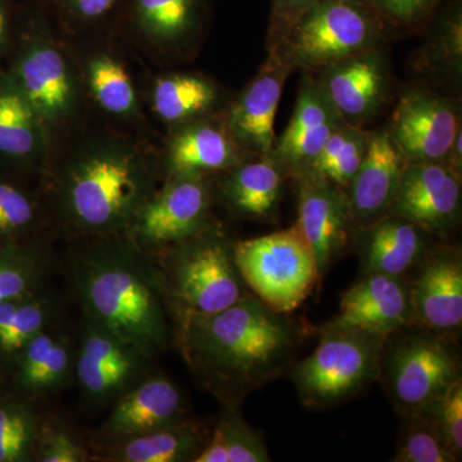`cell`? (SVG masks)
Masks as SVG:
<instances>
[{
	"mask_svg": "<svg viewBox=\"0 0 462 462\" xmlns=\"http://www.w3.org/2000/svg\"><path fill=\"white\" fill-rule=\"evenodd\" d=\"M85 320L156 360L171 340V311L151 252L126 233L80 240L66 260Z\"/></svg>",
	"mask_w": 462,
	"mask_h": 462,
	"instance_id": "1",
	"label": "cell"
},
{
	"mask_svg": "<svg viewBox=\"0 0 462 462\" xmlns=\"http://www.w3.org/2000/svg\"><path fill=\"white\" fill-rule=\"evenodd\" d=\"M182 355L197 378L225 406L236 407L293 361L302 331L254 294L214 315L176 319Z\"/></svg>",
	"mask_w": 462,
	"mask_h": 462,
	"instance_id": "2",
	"label": "cell"
},
{
	"mask_svg": "<svg viewBox=\"0 0 462 462\" xmlns=\"http://www.w3.org/2000/svg\"><path fill=\"white\" fill-rule=\"evenodd\" d=\"M154 191L148 158L126 142L107 139L69 158L54 182L53 205L76 239L106 238L126 233Z\"/></svg>",
	"mask_w": 462,
	"mask_h": 462,
	"instance_id": "3",
	"label": "cell"
},
{
	"mask_svg": "<svg viewBox=\"0 0 462 462\" xmlns=\"http://www.w3.org/2000/svg\"><path fill=\"white\" fill-rule=\"evenodd\" d=\"M151 254L175 320L217 314L248 294L234 260V243L212 225Z\"/></svg>",
	"mask_w": 462,
	"mask_h": 462,
	"instance_id": "4",
	"label": "cell"
},
{
	"mask_svg": "<svg viewBox=\"0 0 462 462\" xmlns=\"http://www.w3.org/2000/svg\"><path fill=\"white\" fill-rule=\"evenodd\" d=\"M387 337L325 324L311 355L291 372L300 402L327 409L345 402L380 378Z\"/></svg>",
	"mask_w": 462,
	"mask_h": 462,
	"instance_id": "5",
	"label": "cell"
},
{
	"mask_svg": "<svg viewBox=\"0 0 462 462\" xmlns=\"http://www.w3.org/2000/svg\"><path fill=\"white\" fill-rule=\"evenodd\" d=\"M384 23L366 0H319L273 53L291 69L314 74L379 48Z\"/></svg>",
	"mask_w": 462,
	"mask_h": 462,
	"instance_id": "6",
	"label": "cell"
},
{
	"mask_svg": "<svg viewBox=\"0 0 462 462\" xmlns=\"http://www.w3.org/2000/svg\"><path fill=\"white\" fill-rule=\"evenodd\" d=\"M234 260L252 294L279 314L296 311L321 281L314 252L296 225L234 243Z\"/></svg>",
	"mask_w": 462,
	"mask_h": 462,
	"instance_id": "7",
	"label": "cell"
},
{
	"mask_svg": "<svg viewBox=\"0 0 462 462\" xmlns=\"http://www.w3.org/2000/svg\"><path fill=\"white\" fill-rule=\"evenodd\" d=\"M379 376L403 418L420 411L461 378L460 358L443 334L406 327L388 337Z\"/></svg>",
	"mask_w": 462,
	"mask_h": 462,
	"instance_id": "8",
	"label": "cell"
},
{
	"mask_svg": "<svg viewBox=\"0 0 462 462\" xmlns=\"http://www.w3.org/2000/svg\"><path fill=\"white\" fill-rule=\"evenodd\" d=\"M42 11L35 5L16 9V48L5 71L48 129L72 114L78 87L65 56L48 32Z\"/></svg>",
	"mask_w": 462,
	"mask_h": 462,
	"instance_id": "9",
	"label": "cell"
},
{
	"mask_svg": "<svg viewBox=\"0 0 462 462\" xmlns=\"http://www.w3.org/2000/svg\"><path fill=\"white\" fill-rule=\"evenodd\" d=\"M153 361L138 346L83 319L74 378L88 406H112L153 373Z\"/></svg>",
	"mask_w": 462,
	"mask_h": 462,
	"instance_id": "10",
	"label": "cell"
},
{
	"mask_svg": "<svg viewBox=\"0 0 462 462\" xmlns=\"http://www.w3.org/2000/svg\"><path fill=\"white\" fill-rule=\"evenodd\" d=\"M207 176L169 175L134 217L127 236L148 252L169 247L209 224L211 189Z\"/></svg>",
	"mask_w": 462,
	"mask_h": 462,
	"instance_id": "11",
	"label": "cell"
},
{
	"mask_svg": "<svg viewBox=\"0 0 462 462\" xmlns=\"http://www.w3.org/2000/svg\"><path fill=\"white\" fill-rule=\"evenodd\" d=\"M385 127L407 162H443L462 129L455 102L425 88L406 91Z\"/></svg>",
	"mask_w": 462,
	"mask_h": 462,
	"instance_id": "12",
	"label": "cell"
},
{
	"mask_svg": "<svg viewBox=\"0 0 462 462\" xmlns=\"http://www.w3.org/2000/svg\"><path fill=\"white\" fill-rule=\"evenodd\" d=\"M296 227L314 252L321 279L354 234L346 191L311 173L297 176Z\"/></svg>",
	"mask_w": 462,
	"mask_h": 462,
	"instance_id": "13",
	"label": "cell"
},
{
	"mask_svg": "<svg viewBox=\"0 0 462 462\" xmlns=\"http://www.w3.org/2000/svg\"><path fill=\"white\" fill-rule=\"evenodd\" d=\"M294 69L278 53L267 54L224 116L227 129L249 157H272L275 147V117L285 81Z\"/></svg>",
	"mask_w": 462,
	"mask_h": 462,
	"instance_id": "14",
	"label": "cell"
},
{
	"mask_svg": "<svg viewBox=\"0 0 462 462\" xmlns=\"http://www.w3.org/2000/svg\"><path fill=\"white\" fill-rule=\"evenodd\" d=\"M461 179L445 162H407L389 214L430 234L446 233L460 217Z\"/></svg>",
	"mask_w": 462,
	"mask_h": 462,
	"instance_id": "15",
	"label": "cell"
},
{
	"mask_svg": "<svg viewBox=\"0 0 462 462\" xmlns=\"http://www.w3.org/2000/svg\"><path fill=\"white\" fill-rule=\"evenodd\" d=\"M345 124L314 74L305 72L293 115L285 132L276 139L272 157L287 176L296 179L312 165L331 134Z\"/></svg>",
	"mask_w": 462,
	"mask_h": 462,
	"instance_id": "16",
	"label": "cell"
},
{
	"mask_svg": "<svg viewBox=\"0 0 462 462\" xmlns=\"http://www.w3.org/2000/svg\"><path fill=\"white\" fill-rule=\"evenodd\" d=\"M315 76L346 124L363 126L379 114L389 94L388 66L379 48L325 67Z\"/></svg>",
	"mask_w": 462,
	"mask_h": 462,
	"instance_id": "17",
	"label": "cell"
},
{
	"mask_svg": "<svg viewBox=\"0 0 462 462\" xmlns=\"http://www.w3.org/2000/svg\"><path fill=\"white\" fill-rule=\"evenodd\" d=\"M328 325L388 337L412 325L411 282L404 275L364 273L346 289L339 315Z\"/></svg>",
	"mask_w": 462,
	"mask_h": 462,
	"instance_id": "18",
	"label": "cell"
},
{
	"mask_svg": "<svg viewBox=\"0 0 462 462\" xmlns=\"http://www.w3.org/2000/svg\"><path fill=\"white\" fill-rule=\"evenodd\" d=\"M96 443L117 442L151 433L188 418L184 397L171 379L152 373L112 404Z\"/></svg>",
	"mask_w": 462,
	"mask_h": 462,
	"instance_id": "19",
	"label": "cell"
},
{
	"mask_svg": "<svg viewBox=\"0 0 462 462\" xmlns=\"http://www.w3.org/2000/svg\"><path fill=\"white\" fill-rule=\"evenodd\" d=\"M411 282L412 325L446 334L462 324V261L457 249L428 251Z\"/></svg>",
	"mask_w": 462,
	"mask_h": 462,
	"instance_id": "20",
	"label": "cell"
},
{
	"mask_svg": "<svg viewBox=\"0 0 462 462\" xmlns=\"http://www.w3.org/2000/svg\"><path fill=\"white\" fill-rule=\"evenodd\" d=\"M406 163L387 127L369 132L366 154L346 189L354 230L391 212Z\"/></svg>",
	"mask_w": 462,
	"mask_h": 462,
	"instance_id": "21",
	"label": "cell"
},
{
	"mask_svg": "<svg viewBox=\"0 0 462 462\" xmlns=\"http://www.w3.org/2000/svg\"><path fill=\"white\" fill-rule=\"evenodd\" d=\"M75 374V349L58 322L33 337L5 375L8 391L30 400L56 393Z\"/></svg>",
	"mask_w": 462,
	"mask_h": 462,
	"instance_id": "22",
	"label": "cell"
},
{
	"mask_svg": "<svg viewBox=\"0 0 462 462\" xmlns=\"http://www.w3.org/2000/svg\"><path fill=\"white\" fill-rule=\"evenodd\" d=\"M247 158L224 117L206 116L179 125L167 147L166 165L169 175L208 176L227 171Z\"/></svg>",
	"mask_w": 462,
	"mask_h": 462,
	"instance_id": "23",
	"label": "cell"
},
{
	"mask_svg": "<svg viewBox=\"0 0 462 462\" xmlns=\"http://www.w3.org/2000/svg\"><path fill=\"white\" fill-rule=\"evenodd\" d=\"M354 239L364 273L406 275L428 254L431 234L401 216L388 214L356 227Z\"/></svg>",
	"mask_w": 462,
	"mask_h": 462,
	"instance_id": "24",
	"label": "cell"
},
{
	"mask_svg": "<svg viewBox=\"0 0 462 462\" xmlns=\"http://www.w3.org/2000/svg\"><path fill=\"white\" fill-rule=\"evenodd\" d=\"M287 173L273 157H249L224 172L220 190L230 211L264 223L276 217Z\"/></svg>",
	"mask_w": 462,
	"mask_h": 462,
	"instance_id": "25",
	"label": "cell"
},
{
	"mask_svg": "<svg viewBox=\"0 0 462 462\" xmlns=\"http://www.w3.org/2000/svg\"><path fill=\"white\" fill-rule=\"evenodd\" d=\"M47 130L5 69H0V163L14 169L38 166Z\"/></svg>",
	"mask_w": 462,
	"mask_h": 462,
	"instance_id": "26",
	"label": "cell"
},
{
	"mask_svg": "<svg viewBox=\"0 0 462 462\" xmlns=\"http://www.w3.org/2000/svg\"><path fill=\"white\" fill-rule=\"evenodd\" d=\"M202 425L189 418L143 436L94 445L90 460L105 462H194L207 442Z\"/></svg>",
	"mask_w": 462,
	"mask_h": 462,
	"instance_id": "27",
	"label": "cell"
},
{
	"mask_svg": "<svg viewBox=\"0 0 462 462\" xmlns=\"http://www.w3.org/2000/svg\"><path fill=\"white\" fill-rule=\"evenodd\" d=\"M207 0H126L123 14L134 29L160 47H178L199 32Z\"/></svg>",
	"mask_w": 462,
	"mask_h": 462,
	"instance_id": "28",
	"label": "cell"
},
{
	"mask_svg": "<svg viewBox=\"0 0 462 462\" xmlns=\"http://www.w3.org/2000/svg\"><path fill=\"white\" fill-rule=\"evenodd\" d=\"M58 300L44 288L0 303V374L5 373L27 343L56 324Z\"/></svg>",
	"mask_w": 462,
	"mask_h": 462,
	"instance_id": "29",
	"label": "cell"
},
{
	"mask_svg": "<svg viewBox=\"0 0 462 462\" xmlns=\"http://www.w3.org/2000/svg\"><path fill=\"white\" fill-rule=\"evenodd\" d=\"M220 100L216 84L205 76L173 74L158 79L152 102L156 114L166 123L182 125L206 117Z\"/></svg>",
	"mask_w": 462,
	"mask_h": 462,
	"instance_id": "30",
	"label": "cell"
},
{
	"mask_svg": "<svg viewBox=\"0 0 462 462\" xmlns=\"http://www.w3.org/2000/svg\"><path fill=\"white\" fill-rule=\"evenodd\" d=\"M42 416L36 401L0 392V462H32Z\"/></svg>",
	"mask_w": 462,
	"mask_h": 462,
	"instance_id": "31",
	"label": "cell"
},
{
	"mask_svg": "<svg viewBox=\"0 0 462 462\" xmlns=\"http://www.w3.org/2000/svg\"><path fill=\"white\" fill-rule=\"evenodd\" d=\"M51 264L36 240L0 247V303L44 288Z\"/></svg>",
	"mask_w": 462,
	"mask_h": 462,
	"instance_id": "32",
	"label": "cell"
},
{
	"mask_svg": "<svg viewBox=\"0 0 462 462\" xmlns=\"http://www.w3.org/2000/svg\"><path fill=\"white\" fill-rule=\"evenodd\" d=\"M369 132L345 124L331 134L324 148L305 173L318 176L346 189L366 154Z\"/></svg>",
	"mask_w": 462,
	"mask_h": 462,
	"instance_id": "33",
	"label": "cell"
},
{
	"mask_svg": "<svg viewBox=\"0 0 462 462\" xmlns=\"http://www.w3.org/2000/svg\"><path fill=\"white\" fill-rule=\"evenodd\" d=\"M88 83L99 107L115 116H132L138 108L135 89L125 67L108 54L91 58Z\"/></svg>",
	"mask_w": 462,
	"mask_h": 462,
	"instance_id": "34",
	"label": "cell"
},
{
	"mask_svg": "<svg viewBox=\"0 0 462 462\" xmlns=\"http://www.w3.org/2000/svg\"><path fill=\"white\" fill-rule=\"evenodd\" d=\"M41 211L29 191L0 175V247L35 242Z\"/></svg>",
	"mask_w": 462,
	"mask_h": 462,
	"instance_id": "35",
	"label": "cell"
},
{
	"mask_svg": "<svg viewBox=\"0 0 462 462\" xmlns=\"http://www.w3.org/2000/svg\"><path fill=\"white\" fill-rule=\"evenodd\" d=\"M424 69L443 76L460 78L462 71V14L454 5L440 17L433 35L420 54Z\"/></svg>",
	"mask_w": 462,
	"mask_h": 462,
	"instance_id": "36",
	"label": "cell"
},
{
	"mask_svg": "<svg viewBox=\"0 0 462 462\" xmlns=\"http://www.w3.org/2000/svg\"><path fill=\"white\" fill-rule=\"evenodd\" d=\"M454 452L447 447L439 431L419 413L403 416L398 439L396 462H455Z\"/></svg>",
	"mask_w": 462,
	"mask_h": 462,
	"instance_id": "37",
	"label": "cell"
},
{
	"mask_svg": "<svg viewBox=\"0 0 462 462\" xmlns=\"http://www.w3.org/2000/svg\"><path fill=\"white\" fill-rule=\"evenodd\" d=\"M33 461L85 462L90 461V454L66 422L56 418H42Z\"/></svg>",
	"mask_w": 462,
	"mask_h": 462,
	"instance_id": "38",
	"label": "cell"
},
{
	"mask_svg": "<svg viewBox=\"0 0 462 462\" xmlns=\"http://www.w3.org/2000/svg\"><path fill=\"white\" fill-rule=\"evenodd\" d=\"M419 415L439 431L447 447L460 460L462 454V379L456 380L442 396L422 407Z\"/></svg>",
	"mask_w": 462,
	"mask_h": 462,
	"instance_id": "39",
	"label": "cell"
},
{
	"mask_svg": "<svg viewBox=\"0 0 462 462\" xmlns=\"http://www.w3.org/2000/svg\"><path fill=\"white\" fill-rule=\"evenodd\" d=\"M45 8L71 29H89L123 14L126 0H45Z\"/></svg>",
	"mask_w": 462,
	"mask_h": 462,
	"instance_id": "40",
	"label": "cell"
},
{
	"mask_svg": "<svg viewBox=\"0 0 462 462\" xmlns=\"http://www.w3.org/2000/svg\"><path fill=\"white\" fill-rule=\"evenodd\" d=\"M218 425L226 440L229 462L272 461L263 438L239 415L236 407L226 406Z\"/></svg>",
	"mask_w": 462,
	"mask_h": 462,
	"instance_id": "41",
	"label": "cell"
},
{
	"mask_svg": "<svg viewBox=\"0 0 462 462\" xmlns=\"http://www.w3.org/2000/svg\"><path fill=\"white\" fill-rule=\"evenodd\" d=\"M318 2L319 0H273L266 38L267 53H273L281 47L291 29Z\"/></svg>",
	"mask_w": 462,
	"mask_h": 462,
	"instance_id": "42",
	"label": "cell"
},
{
	"mask_svg": "<svg viewBox=\"0 0 462 462\" xmlns=\"http://www.w3.org/2000/svg\"><path fill=\"white\" fill-rule=\"evenodd\" d=\"M383 21L392 25L416 29L430 17L439 0H366Z\"/></svg>",
	"mask_w": 462,
	"mask_h": 462,
	"instance_id": "43",
	"label": "cell"
},
{
	"mask_svg": "<svg viewBox=\"0 0 462 462\" xmlns=\"http://www.w3.org/2000/svg\"><path fill=\"white\" fill-rule=\"evenodd\" d=\"M194 462H229L226 440L220 425H216L211 437L207 438L205 446L200 449Z\"/></svg>",
	"mask_w": 462,
	"mask_h": 462,
	"instance_id": "44",
	"label": "cell"
},
{
	"mask_svg": "<svg viewBox=\"0 0 462 462\" xmlns=\"http://www.w3.org/2000/svg\"><path fill=\"white\" fill-rule=\"evenodd\" d=\"M14 0H0V56L7 50L14 35Z\"/></svg>",
	"mask_w": 462,
	"mask_h": 462,
	"instance_id": "45",
	"label": "cell"
},
{
	"mask_svg": "<svg viewBox=\"0 0 462 462\" xmlns=\"http://www.w3.org/2000/svg\"><path fill=\"white\" fill-rule=\"evenodd\" d=\"M449 169L454 170L457 175L462 176V129L456 134L451 147L447 152L445 161Z\"/></svg>",
	"mask_w": 462,
	"mask_h": 462,
	"instance_id": "46",
	"label": "cell"
},
{
	"mask_svg": "<svg viewBox=\"0 0 462 462\" xmlns=\"http://www.w3.org/2000/svg\"><path fill=\"white\" fill-rule=\"evenodd\" d=\"M5 379H3L2 374H0V392L5 391Z\"/></svg>",
	"mask_w": 462,
	"mask_h": 462,
	"instance_id": "47",
	"label": "cell"
}]
</instances>
